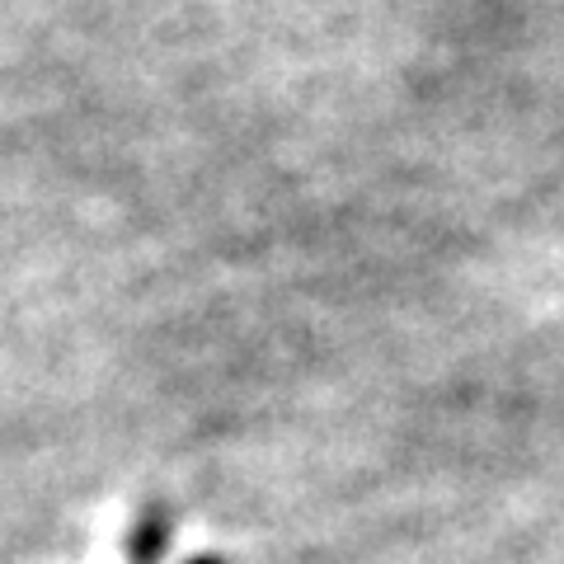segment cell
I'll list each match as a JSON object with an SVG mask.
<instances>
[{
  "label": "cell",
  "mask_w": 564,
  "mask_h": 564,
  "mask_svg": "<svg viewBox=\"0 0 564 564\" xmlns=\"http://www.w3.org/2000/svg\"><path fill=\"white\" fill-rule=\"evenodd\" d=\"M188 564H226V560H217V555H198V560H188Z\"/></svg>",
  "instance_id": "2"
},
{
  "label": "cell",
  "mask_w": 564,
  "mask_h": 564,
  "mask_svg": "<svg viewBox=\"0 0 564 564\" xmlns=\"http://www.w3.org/2000/svg\"><path fill=\"white\" fill-rule=\"evenodd\" d=\"M165 545H170V508L165 503H151L147 513L137 518V527H132L128 555H132V564H155V560L165 555Z\"/></svg>",
  "instance_id": "1"
}]
</instances>
